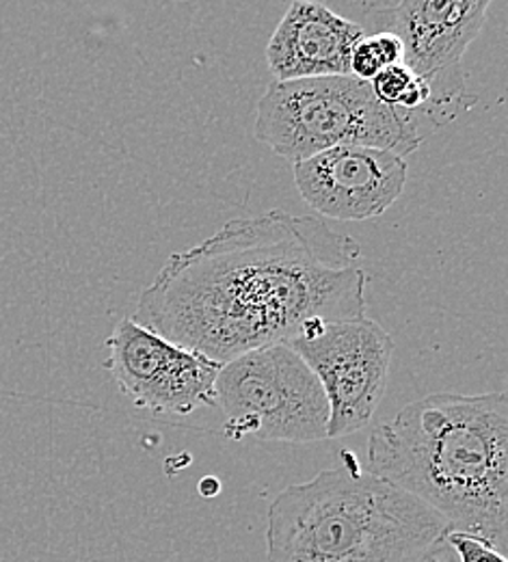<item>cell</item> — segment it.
I'll use <instances>...</instances> for the list:
<instances>
[{"label": "cell", "instance_id": "3", "mask_svg": "<svg viewBox=\"0 0 508 562\" xmlns=\"http://www.w3.org/2000/svg\"><path fill=\"white\" fill-rule=\"evenodd\" d=\"M450 530L411 493L345 468L286 487L269 508V562H403Z\"/></svg>", "mask_w": 508, "mask_h": 562}, {"label": "cell", "instance_id": "2", "mask_svg": "<svg viewBox=\"0 0 508 562\" xmlns=\"http://www.w3.org/2000/svg\"><path fill=\"white\" fill-rule=\"evenodd\" d=\"M370 474L411 493L452 532L508 546V396L441 392L370 432Z\"/></svg>", "mask_w": 508, "mask_h": 562}, {"label": "cell", "instance_id": "4", "mask_svg": "<svg viewBox=\"0 0 508 562\" xmlns=\"http://www.w3.org/2000/svg\"><path fill=\"white\" fill-rule=\"evenodd\" d=\"M253 133L291 162L351 145L405 158L422 143L414 115L383 104L368 80L351 74L273 80L258 102Z\"/></svg>", "mask_w": 508, "mask_h": 562}, {"label": "cell", "instance_id": "5", "mask_svg": "<svg viewBox=\"0 0 508 562\" xmlns=\"http://www.w3.org/2000/svg\"><path fill=\"white\" fill-rule=\"evenodd\" d=\"M215 405L232 439L314 443L329 439V403L318 376L286 342L221 363Z\"/></svg>", "mask_w": 508, "mask_h": 562}, {"label": "cell", "instance_id": "14", "mask_svg": "<svg viewBox=\"0 0 508 562\" xmlns=\"http://www.w3.org/2000/svg\"><path fill=\"white\" fill-rule=\"evenodd\" d=\"M403 562H459V557L454 552V548L448 541V535L433 541L431 546H427L425 550L416 552L414 557L405 559Z\"/></svg>", "mask_w": 508, "mask_h": 562}, {"label": "cell", "instance_id": "6", "mask_svg": "<svg viewBox=\"0 0 508 562\" xmlns=\"http://www.w3.org/2000/svg\"><path fill=\"white\" fill-rule=\"evenodd\" d=\"M318 376L329 403V439L362 430L385 394L394 355L392 336L360 316L314 323L286 342Z\"/></svg>", "mask_w": 508, "mask_h": 562}, {"label": "cell", "instance_id": "11", "mask_svg": "<svg viewBox=\"0 0 508 562\" xmlns=\"http://www.w3.org/2000/svg\"><path fill=\"white\" fill-rule=\"evenodd\" d=\"M403 42L392 31H376L363 35L351 53V76L372 80L379 71L394 64H403Z\"/></svg>", "mask_w": 508, "mask_h": 562}, {"label": "cell", "instance_id": "7", "mask_svg": "<svg viewBox=\"0 0 508 562\" xmlns=\"http://www.w3.org/2000/svg\"><path fill=\"white\" fill-rule=\"evenodd\" d=\"M106 368L122 394L151 414L189 416L215 405L221 363L169 342L133 318L115 325Z\"/></svg>", "mask_w": 508, "mask_h": 562}, {"label": "cell", "instance_id": "8", "mask_svg": "<svg viewBox=\"0 0 508 562\" xmlns=\"http://www.w3.org/2000/svg\"><path fill=\"white\" fill-rule=\"evenodd\" d=\"M494 0H398L383 11L385 31L403 42V64L433 89V122H450L465 95L461 59L478 37Z\"/></svg>", "mask_w": 508, "mask_h": 562}, {"label": "cell", "instance_id": "9", "mask_svg": "<svg viewBox=\"0 0 508 562\" xmlns=\"http://www.w3.org/2000/svg\"><path fill=\"white\" fill-rule=\"evenodd\" d=\"M294 180L312 211L338 221H365L400 198L407 162L381 147H334L294 162Z\"/></svg>", "mask_w": 508, "mask_h": 562}, {"label": "cell", "instance_id": "12", "mask_svg": "<svg viewBox=\"0 0 508 562\" xmlns=\"http://www.w3.org/2000/svg\"><path fill=\"white\" fill-rule=\"evenodd\" d=\"M418 74L407 68L405 64H394V66H387L383 70L379 71L370 82L372 87V93L387 106L392 109H398L403 111V104L407 100V93L409 89L414 87Z\"/></svg>", "mask_w": 508, "mask_h": 562}, {"label": "cell", "instance_id": "10", "mask_svg": "<svg viewBox=\"0 0 508 562\" xmlns=\"http://www.w3.org/2000/svg\"><path fill=\"white\" fill-rule=\"evenodd\" d=\"M363 26L323 2L292 0L269 46L267 61L275 80L351 74V53Z\"/></svg>", "mask_w": 508, "mask_h": 562}, {"label": "cell", "instance_id": "13", "mask_svg": "<svg viewBox=\"0 0 508 562\" xmlns=\"http://www.w3.org/2000/svg\"><path fill=\"white\" fill-rule=\"evenodd\" d=\"M448 541L454 548L459 562H507L505 554H500L489 543H485L472 535L448 532Z\"/></svg>", "mask_w": 508, "mask_h": 562}, {"label": "cell", "instance_id": "1", "mask_svg": "<svg viewBox=\"0 0 508 562\" xmlns=\"http://www.w3.org/2000/svg\"><path fill=\"white\" fill-rule=\"evenodd\" d=\"M360 245L323 218L271 211L227 221L173 254L133 321L217 363L289 342L314 323L365 316Z\"/></svg>", "mask_w": 508, "mask_h": 562}]
</instances>
